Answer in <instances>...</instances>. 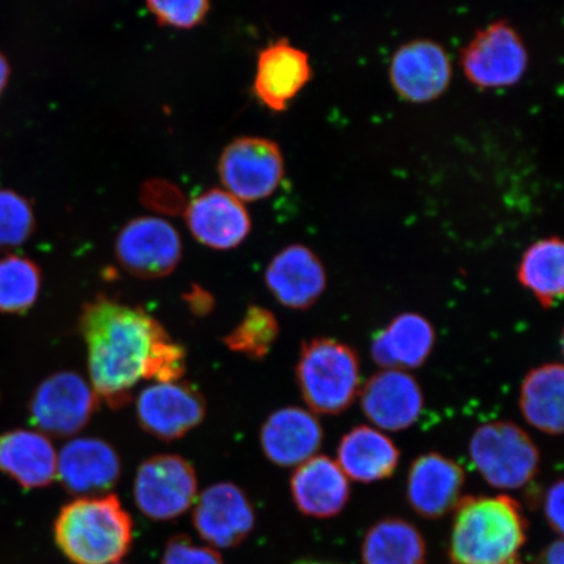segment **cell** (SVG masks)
Instances as JSON below:
<instances>
[{
	"mask_svg": "<svg viewBox=\"0 0 564 564\" xmlns=\"http://www.w3.org/2000/svg\"><path fill=\"white\" fill-rule=\"evenodd\" d=\"M79 330L87 344L91 388L112 409L130 403L154 349L169 336L143 308L104 295L83 306Z\"/></svg>",
	"mask_w": 564,
	"mask_h": 564,
	"instance_id": "6da1fadb",
	"label": "cell"
},
{
	"mask_svg": "<svg viewBox=\"0 0 564 564\" xmlns=\"http://www.w3.org/2000/svg\"><path fill=\"white\" fill-rule=\"evenodd\" d=\"M527 540V520L517 500L467 497L458 500L451 538L454 564H507Z\"/></svg>",
	"mask_w": 564,
	"mask_h": 564,
	"instance_id": "7a4b0ae2",
	"label": "cell"
},
{
	"mask_svg": "<svg viewBox=\"0 0 564 564\" xmlns=\"http://www.w3.org/2000/svg\"><path fill=\"white\" fill-rule=\"evenodd\" d=\"M54 534L75 564H116L132 545V520L112 494L80 498L63 507Z\"/></svg>",
	"mask_w": 564,
	"mask_h": 564,
	"instance_id": "3957f363",
	"label": "cell"
},
{
	"mask_svg": "<svg viewBox=\"0 0 564 564\" xmlns=\"http://www.w3.org/2000/svg\"><path fill=\"white\" fill-rule=\"evenodd\" d=\"M295 379L310 411L340 414L361 390V362L348 344L316 337L302 345Z\"/></svg>",
	"mask_w": 564,
	"mask_h": 564,
	"instance_id": "277c9868",
	"label": "cell"
},
{
	"mask_svg": "<svg viewBox=\"0 0 564 564\" xmlns=\"http://www.w3.org/2000/svg\"><path fill=\"white\" fill-rule=\"evenodd\" d=\"M469 454L479 474L497 489H520L540 467V451L523 429L510 421H494L471 435Z\"/></svg>",
	"mask_w": 564,
	"mask_h": 564,
	"instance_id": "5b68a950",
	"label": "cell"
},
{
	"mask_svg": "<svg viewBox=\"0 0 564 564\" xmlns=\"http://www.w3.org/2000/svg\"><path fill=\"white\" fill-rule=\"evenodd\" d=\"M100 408V398L79 373H53L34 391L31 420L42 434L68 438L80 433Z\"/></svg>",
	"mask_w": 564,
	"mask_h": 564,
	"instance_id": "8992f818",
	"label": "cell"
},
{
	"mask_svg": "<svg viewBox=\"0 0 564 564\" xmlns=\"http://www.w3.org/2000/svg\"><path fill=\"white\" fill-rule=\"evenodd\" d=\"M218 175L227 192L242 203L263 200L274 194L284 180V158L273 140L238 138L223 151Z\"/></svg>",
	"mask_w": 564,
	"mask_h": 564,
	"instance_id": "52a82bcc",
	"label": "cell"
},
{
	"mask_svg": "<svg viewBox=\"0 0 564 564\" xmlns=\"http://www.w3.org/2000/svg\"><path fill=\"white\" fill-rule=\"evenodd\" d=\"M528 63L523 40L506 21L477 32L462 53L465 77L482 89L514 86L523 79Z\"/></svg>",
	"mask_w": 564,
	"mask_h": 564,
	"instance_id": "ba28073f",
	"label": "cell"
},
{
	"mask_svg": "<svg viewBox=\"0 0 564 564\" xmlns=\"http://www.w3.org/2000/svg\"><path fill=\"white\" fill-rule=\"evenodd\" d=\"M183 253L180 232L158 217H138L127 223L116 238V257L126 272L138 279L169 276Z\"/></svg>",
	"mask_w": 564,
	"mask_h": 564,
	"instance_id": "9c48e42d",
	"label": "cell"
},
{
	"mask_svg": "<svg viewBox=\"0 0 564 564\" xmlns=\"http://www.w3.org/2000/svg\"><path fill=\"white\" fill-rule=\"evenodd\" d=\"M133 492L145 517L159 521L178 518L196 498L195 469L178 455L153 456L140 465Z\"/></svg>",
	"mask_w": 564,
	"mask_h": 564,
	"instance_id": "30bf717a",
	"label": "cell"
},
{
	"mask_svg": "<svg viewBox=\"0 0 564 564\" xmlns=\"http://www.w3.org/2000/svg\"><path fill=\"white\" fill-rule=\"evenodd\" d=\"M207 403L185 382L154 383L139 393L137 415L144 432L160 441L181 440L206 419Z\"/></svg>",
	"mask_w": 564,
	"mask_h": 564,
	"instance_id": "8fae6325",
	"label": "cell"
},
{
	"mask_svg": "<svg viewBox=\"0 0 564 564\" xmlns=\"http://www.w3.org/2000/svg\"><path fill=\"white\" fill-rule=\"evenodd\" d=\"M358 397L366 417L382 432H403L412 427L425 405L420 383L405 370L373 373Z\"/></svg>",
	"mask_w": 564,
	"mask_h": 564,
	"instance_id": "7c38bea8",
	"label": "cell"
},
{
	"mask_svg": "<svg viewBox=\"0 0 564 564\" xmlns=\"http://www.w3.org/2000/svg\"><path fill=\"white\" fill-rule=\"evenodd\" d=\"M453 66L446 51L434 41L408 42L394 53L390 80L397 94L413 104L436 100L447 90Z\"/></svg>",
	"mask_w": 564,
	"mask_h": 564,
	"instance_id": "4fadbf2b",
	"label": "cell"
},
{
	"mask_svg": "<svg viewBox=\"0 0 564 564\" xmlns=\"http://www.w3.org/2000/svg\"><path fill=\"white\" fill-rule=\"evenodd\" d=\"M122 465L115 447L98 438L69 441L56 458V476L69 494L100 497L121 477Z\"/></svg>",
	"mask_w": 564,
	"mask_h": 564,
	"instance_id": "5bb4252c",
	"label": "cell"
},
{
	"mask_svg": "<svg viewBox=\"0 0 564 564\" xmlns=\"http://www.w3.org/2000/svg\"><path fill=\"white\" fill-rule=\"evenodd\" d=\"M264 280L273 297L292 310L313 307L327 289V271L316 252L305 245L282 249L268 264Z\"/></svg>",
	"mask_w": 564,
	"mask_h": 564,
	"instance_id": "9a60e30c",
	"label": "cell"
},
{
	"mask_svg": "<svg viewBox=\"0 0 564 564\" xmlns=\"http://www.w3.org/2000/svg\"><path fill=\"white\" fill-rule=\"evenodd\" d=\"M185 220L197 242L221 251L243 243L252 227L245 204L221 188L195 197L185 209Z\"/></svg>",
	"mask_w": 564,
	"mask_h": 564,
	"instance_id": "2e32d148",
	"label": "cell"
},
{
	"mask_svg": "<svg viewBox=\"0 0 564 564\" xmlns=\"http://www.w3.org/2000/svg\"><path fill=\"white\" fill-rule=\"evenodd\" d=\"M194 525L208 544L220 549L235 547L256 525L250 500L235 484L212 485L197 499Z\"/></svg>",
	"mask_w": 564,
	"mask_h": 564,
	"instance_id": "e0dca14e",
	"label": "cell"
},
{
	"mask_svg": "<svg viewBox=\"0 0 564 564\" xmlns=\"http://www.w3.org/2000/svg\"><path fill=\"white\" fill-rule=\"evenodd\" d=\"M312 75L308 55L281 39L259 53L253 94L271 111H285Z\"/></svg>",
	"mask_w": 564,
	"mask_h": 564,
	"instance_id": "ac0fdd59",
	"label": "cell"
},
{
	"mask_svg": "<svg viewBox=\"0 0 564 564\" xmlns=\"http://www.w3.org/2000/svg\"><path fill=\"white\" fill-rule=\"evenodd\" d=\"M324 440L323 427L307 409H278L265 420L260 443L268 460L280 467H297L315 456Z\"/></svg>",
	"mask_w": 564,
	"mask_h": 564,
	"instance_id": "d6986e66",
	"label": "cell"
},
{
	"mask_svg": "<svg viewBox=\"0 0 564 564\" xmlns=\"http://www.w3.org/2000/svg\"><path fill=\"white\" fill-rule=\"evenodd\" d=\"M464 481L463 468L451 458L436 453L422 455L409 471V503L422 517L441 518L457 505Z\"/></svg>",
	"mask_w": 564,
	"mask_h": 564,
	"instance_id": "ffe728a7",
	"label": "cell"
},
{
	"mask_svg": "<svg viewBox=\"0 0 564 564\" xmlns=\"http://www.w3.org/2000/svg\"><path fill=\"white\" fill-rule=\"evenodd\" d=\"M436 334L427 317L417 313L394 316L372 338L371 357L383 370L421 368L435 347Z\"/></svg>",
	"mask_w": 564,
	"mask_h": 564,
	"instance_id": "44dd1931",
	"label": "cell"
},
{
	"mask_svg": "<svg viewBox=\"0 0 564 564\" xmlns=\"http://www.w3.org/2000/svg\"><path fill=\"white\" fill-rule=\"evenodd\" d=\"M292 494L302 513L333 518L347 506L349 478L328 456H314L299 465L292 477Z\"/></svg>",
	"mask_w": 564,
	"mask_h": 564,
	"instance_id": "7402d4cb",
	"label": "cell"
},
{
	"mask_svg": "<svg viewBox=\"0 0 564 564\" xmlns=\"http://www.w3.org/2000/svg\"><path fill=\"white\" fill-rule=\"evenodd\" d=\"M56 458L45 434L13 430L0 435V471L25 489L51 485L56 477Z\"/></svg>",
	"mask_w": 564,
	"mask_h": 564,
	"instance_id": "603a6c76",
	"label": "cell"
},
{
	"mask_svg": "<svg viewBox=\"0 0 564 564\" xmlns=\"http://www.w3.org/2000/svg\"><path fill=\"white\" fill-rule=\"evenodd\" d=\"M400 460V451L377 427L357 426L343 436L337 464L344 475L357 482H376L391 477Z\"/></svg>",
	"mask_w": 564,
	"mask_h": 564,
	"instance_id": "cb8c5ba5",
	"label": "cell"
},
{
	"mask_svg": "<svg viewBox=\"0 0 564 564\" xmlns=\"http://www.w3.org/2000/svg\"><path fill=\"white\" fill-rule=\"evenodd\" d=\"M564 370L560 362L529 371L520 388L519 405L523 417L539 432L560 435L564 426Z\"/></svg>",
	"mask_w": 564,
	"mask_h": 564,
	"instance_id": "d4e9b609",
	"label": "cell"
},
{
	"mask_svg": "<svg viewBox=\"0 0 564 564\" xmlns=\"http://www.w3.org/2000/svg\"><path fill=\"white\" fill-rule=\"evenodd\" d=\"M518 280L542 307L558 305L564 288L562 239L549 237L529 246L518 267Z\"/></svg>",
	"mask_w": 564,
	"mask_h": 564,
	"instance_id": "484cf974",
	"label": "cell"
},
{
	"mask_svg": "<svg viewBox=\"0 0 564 564\" xmlns=\"http://www.w3.org/2000/svg\"><path fill=\"white\" fill-rule=\"evenodd\" d=\"M362 560L365 564H425V541L406 521L386 519L366 534Z\"/></svg>",
	"mask_w": 564,
	"mask_h": 564,
	"instance_id": "4316f807",
	"label": "cell"
},
{
	"mask_svg": "<svg viewBox=\"0 0 564 564\" xmlns=\"http://www.w3.org/2000/svg\"><path fill=\"white\" fill-rule=\"evenodd\" d=\"M42 285L40 267L32 259H0V313L24 314L37 302Z\"/></svg>",
	"mask_w": 564,
	"mask_h": 564,
	"instance_id": "83f0119b",
	"label": "cell"
},
{
	"mask_svg": "<svg viewBox=\"0 0 564 564\" xmlns=\"http://www.w3.org/2000/svg\"><path fill=\"white\" fill-rule=\"evenodd\" d=\"M280 335L276 316L270 310L250 305L241 323L223 338V343L235 352L262 361L270 355Z\"/></svg>",
	"mask_w": 564,
	"mask_h": 564,
	"instance_id": "f1b7e54d",
	"label": "cell"
},
{
	"mask_svg": "<svg viewBox=\"0 0 564 564\" xmlns=\"http://www.w3.org/2000/svg\"><path fill=\"white\" fill-rule=\"evenodd\" d=\"M35 229L32 204L12 189H0V250L15 249Z\"/></svg>",
	"mask_w": 564,
	"mask_h": 564,
	"instance_id": "f546056e",
	"label": "cell"
},
{
	"mask_svg": "<svg viewBox=\"0 0 564 564\" xmlns=\"http://www.w3.org/2000/svg\"><path fill=\"white\" fill-rule=\"evenodd\" d=\"M145 4L160 25L182 31L199 26L210 10L209 0H145Z\"/></svg>",
	"mask_w": 564,
	"mask_h": 564,
	"instance_id": "4dcf8cb0",
	"label": "cell"
},
{
	"mask_svg": "<svg viewBox=\"0 0 564 564\" xmlns=\"http://www.w3.org/2000/svg\"><path fill=\"white\" fill-rule=\"evenodd\" d=\"M162 564H224L216 550L196 546L187 535H175L167 542Z\"/></svg>",
	"mask_w": 564,
	"mask_h": 564,
	"instance_id": "1f68e13d",
	"label": "cell"
},
{
	"mask_svg": "<svg viewBox=\"0 0 564 564\" xmlns=\"http://www.w3.org/2000/svg\"><path fill=\"white\" fill-rule=\"evenodd\" d=\"M158 197H162V199L154 204L153 207L164 210L166 214H175L182 207L183 197L178 189L166 182H152L145 186L143 194L144 203L158 199Z\"/></svg>",
	"mask_w": 564,
	"mask_h": 564,
	"instance_id": "d6a6232c",
	"label": "cell"
},
{
	"mask_svg": "<svg viewBox=\"0 0 564 564\" xmlns=\"http://www.w3.org/2000/svg\"><path fill=\"white\" fill-rule=\"evenodd\" d=\"M563 481L554 484L545 498V512L550 525L558 534L563 533Z\"/></svg>",
	"mask_w": 564,
	"mask_h": 564,
	"instance_id": "836d02e7",
	"label": "cell"
},
{
	"mask_svg": "<svg viewBox=\"0 0 564 564\" xmlns=\"http://www.w3.org/2000/svg\"><path fill=\"white\" fill-rule=\"evenodd\" d=\"M188 308L197 316L208 315L215 307V299L212 294L199 285H193L189 291L183 295Z\"/></svg>",
	"mask_w": 564,
	"mask_h": 564,
	"instance_id": "e575fe53",
	"label": "cell"
},
{
	"mask_svg": "<svg viewBox=\"0 0 564 564\" xmlns=\"http://www.w3.org/2000/svg\"><path fill=\"white\" fill-rule=\"evenodd\" d=\"M10 73L9 62H7L4 55L0 53V96H2L7 83H9Z\"/></svg>",
	"mask_w": 564,
	"mask_h": 564,
	"instance_id": "d590c367",
	"label": "cell"
},
{
	"mask_svg": "<svg viewBox=\"0 0 564 564\" xmlns=\"http://www.w3.org/2000/svg\"><path fill=\"white\" fill-rule=\"evenodd\" d=\"M294 564H329V563H321V562H313V561H301Z\"/></svg>",
	"mask_w": 564,
	"mask_h": 564,
	"instance_id": "8d00e7d4",
	"label": "cell"
},
{
	"mask_svg": "<svg viewBox=\"0 0 564 564\" xmlns=\"http://www.w3.org/2000/svg\"><path fill=\"white\" fill-rule=\"evenodd\" d=\"M507 564H521V563H520V562H518L517 560H513L512 562L507 563Z\"/></svg>",
	"mask_w": 564,
	"mask_h": 564,
	"instance_id": "74e56055",
	"label": "cell"
},
{
	"mask_svg": "<svg viewBox=\"0 0 564 564\" xmlns=\"http://www.w3.org/2000/svg\"><path fill=\"white\" fill-rule=\"evenodd\" d=\"M539 564H546V563H544V562H541V561H540V563H539Z\"/></svg>",
	"mask_w": 564,
	"mask_h": 564,
	"instance_id": "f35d334b",
	"label": "cell"
}]
</instances>
